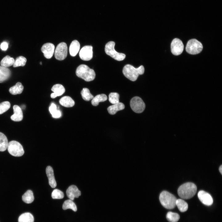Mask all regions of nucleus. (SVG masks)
<instances>
[{
    "label": "nucleus",
    "instance_id": "16",
    "mask_svg": "<svg viewBox=\"0 0 222 222\" xmlns=\"http://www.w3.org/2000/svg\"><path fill=\"white\" fill-rule=\"evenodd\" d=\"M51 90L54 92L51 94V97L52 98H55L57 96L62 95L65 92L64 87L60 84H57L53 85Z\"/></svg>",
    "mask_w": 222,
    "mask_h": 222
},
{
    "label": "nucleus",
    "instance_id": "25",
    "mask_svg": "<svg viewBox=\"0 0 222 222\" xmlns=\"http://www.w3.org/2000/svg\"><path fill=\"white\" fill-rule=\"evenodd\" d=\"M23 200L27 204H30L33 202L34 199L33 192L31 190H28L23 195Z\"/></svg>",
    "mask_w": 222,
    "mask_h": 222
},
{
    "label": "nucleus",
    "instance_id": "7",
    "mask_svg": "<svg viewBox=\"0 0 222 222\" xmlns=\"http://www.w3.org/2000/svg\"><path fill=\"white\" fill-rule=\"evenodd\" d=\"M7 148L9 153L15 157L21 156L24 154L22 145L15 141H12L8 143Z\"/></svg>",
    "mask_w": 222,
    "mask_h": 222
},
{
    "label": "nucleus",
    "instance_id": "2",
    "mask_svg": "<svg viewBox=\"0 0 222 222\" xmlns=\"http://www.w3.org/2000/svg\"><path fill=\"white\" fill-rule=\"evenodd\" d=\"M144 68L143 65L135 68L132 65L127 64L124 67L122 72L124 76L132 81L137 80L140 75L143 74L144 72Z\"/></svg>",
    "mask_w": 222,
    "mask_h": 222
},
{
    "label": "nucleus",
    "instance_id": "30",
    "mask_svg": "<svg viewBox=\"0 0 222 222\" xmlns=\"http://www.w3.org/2000/svg\"><path fill=\"white\" fill-rule=\"evenodd\" d=\"M82 98L85 101H89L93 98V96L90 93L89 90L86 88H84L81 92Z\"/></svg>",
    "mask_w": 222,
    "mask_h": 222
},
{
    "label": "nucleus",
    "instance_id": "37",
    "mask_svg": "<svg viewBox=\"0 0 222 222\" xmlns=\"http://www.w3.org/2000/svg\"><path fill=\"white\" fill-rule=\"evenodd\" d=\"M52 117L55 118H60L61 116V112L60 110L57 109L52 114Z\"/></svg>",
    "mask_w": 222,
    "mask_h": 222
},
{
    "label": "nucleus",
    "instance_id": "8",
    "mask_svg": "<svg viewBox=\"0 0 222 222\" xmlns=\"http://www.w3.org/2000/svg\"><path fill=\"white\" fill-rule=\"evenodd\" d=\"M130 106L135 112L140 113L142 112L145 108V104L142 100L139 97H135L130 101Z\"/></svg>",
    "mask_w": 222,
    "mask_h": 222
},
{
    "label": "nucleus",
    "instance_id": "22",
    "mask_svg": "<svg viewBox=\"0 0 222 222\" xmlns=\"http://www.w3.org/2000/svg\"><path fill=\"white\" fill-rule=\"evenodd\" d=\"M23 88L21 83L18 82L15 85L10 87L9 89V91L12 95L20 94L22 92Z\"/></svg>",
    "mask_w": 222,
    "mask_h": 222
},
{
    "label": "nucleus",
    "instance_id": "4",
    "mask_svg": "<svg viewBox=\"0 0 222 222\" xmlns=\"http://www.w3.org/2000/svg\"><path fill=\"white\" fill-rule=\"evenodd\" d=\"M159 198L162 205L166 209H172L176 206V198L173 195L166 191L162 192Z\"/></svg>",
    "mask_w": 222,
    "mask_h": 222
},
{
    "label": "nucleus",
    "instance_id": "23",
    "mask_svg": "<svg viewBox=\"0 0 222 222\" xmlns=\"http://www.w3.org/2000/svg\"><path fill=\"white\" fill-rule=\"evenodd\" d=\"M107 99V96L104 94L98 95L93 97L91 101V104L93 106H97L100 102H104Z\"/></svg>",
    "mask_w": 222,
    "mask_h": 222
},
{
    "label": "nucleus",
    "instance_id": "38",
    "mask_svg": "<svg viewBox=\"0 0 222 222\" xmlns=\"http://www.w3.org/2000/svg\"><path fill=\"white\" fill-rule=\"evenodd\" d=\"M8 43L6 42H3L0 45V48L3 51H6L8 48Z\"/></svg>",
    "mask_w": 222,
    "mask_h": 222
},
{
    "label": "nucleus",
    "instance_id": "39",
    "mask_svg": "<svg viewBox=\"0 0 222 222\" xmlns=\"http://www.w3.org/2000/svg\"><path fill=\"white\" fill-rule=\"evenodd\" d=\"M219 171L221 174H222V165H220L219 168Z\"/></svg>",
    "mask_w": 222,
    "mask_h": 222
},
{
    "label": "nucleus",
    "instance_id": "31",
    "mask_svg": "<svg viewBox=\"0 0 222 222\" xmlns=\"http://www.w3.org/2000/svg\"><path fill=\"white\" fill-rule=\"evenodd\" d=\"M166 218L170 222H177L179 219L180 216L177 213L169 212L167 213Z\"/></svg>",
    "mask_w": 222,
    "mask_h": 222
},
{
    "label": "nucleus",
    "instance_id": "19",
    "mask_svg": "<svg viewBox=\"0 0 222 222\" xmlns=\"http://www.w3.org/2000/svg\"><path fill=\"white\" fill-rule=\"evenodd\" d=\"M125 107V105L123 103L119 102L109 106L107 108V110L110 114L114 115L118 111L123 109Z\"/></svg>",
    "mask_w": 222,
    "mask_h": 222
},
{
    "label": "nucleus",
    "instance_id": "18",
    "mask_svg": "<svg viewBox=\"0 0 222 222\" xmlns=\"http://www.w3.org/2000/svg\"><path fill=\"white\" fill-rule=\"evenodd\" d=\"M11 72L7 67L0 66V83L7 80L10 77Z\"/></svg>",
    "mask_w": 222,
    "mask_h": 222
},
{
    "label": "nucleus",
    "instance_id": "5",
    "mask_svg": "<svg viewBox=\"0 0 222 222\" xmlns=\"http://www.w3.org/2000/svg\"><path fill=\"white\" fill-rule=\"evenodd\" d=\"M115 45V43L113 41L108 42L105 47L106 53L117 60L120 61L124 60L125 57V55L116 51L114 49Z\"/></svg>",
    "mask_w": 222,
    "mask_h": 222
},
{
    "label": "nucleus",
    "instance_id": "21",
    "mask_svg": "<svg viewBox=\"0 0 222 222\" xmlns=\"http://www.w3.org/2000/svg\"><path fill=\"white\" fill-rule=\"evenodd\" d=\"M60 104L66 107H71L75 105L74 101L70 97L65 96L62 97L59 101Z\"/></svg>",
    "mask_w": 222,
    "mask_h": 222
},
{
    "label": "nucleus",
    "instance_id": "14",
    "mask_svg": "<svg viewBox=\"0 0 222 222\" xmlns=\"http://www.w3.org/2000/svg\"><path fill=\"white\" fill-rule=\"evenodd\" d=\"M66 194L70 199L73 200L75 198H78L81 195V192L75 185H72L67 189Z\"/></svg>",
    "mask_w": 222,
    "mask_h": 222
},
{
    "label": "nucleus",
    "instance_id": "17",
    "mask_svg": "<svg viewBox=\"0 0 222 222\" xmlns=\"http://www.w3.org/2000/svg\"><path fill=\"white\" fill-rule=\"evenodd\" d=\"M46 173L48 179L49 185L52 188L55 187L56 186L57 184L55 179L52 168L50 166H47L46 168Z\"/></svg>",
    "mask_w": 222,
    "mask_h": 222
},
{
    "label": "nucleus",
    "instance_id": "32",
    "mask_svg": "<svg viewBox=\"0 0 222 222\" xmlns=\"http://www.w3.org/2000/svg\"><path fill=\"white\" fill-rule=\"evenodd\" d=\"M27 59L23 56H20L17 57L13 64L14 67H18L20 66H24L26 62Z\"/></svg>",
    "mask_w": 222,
    "mask_h": 222
},
{
    "label": "nucleus",
    "instance_id": "15",
    "mask_svg": "<svg viewBox=\"0 0 222 222\" xmlns=\"http://www.w3.org/2000/svg\"><path fill=\"white\" fill-rule=\"evenodd\" d=\"M14 113L12 115L11 119L15 121H22L23 119V113L21 108L17 105H14L13 106Z\"/></svg>",
    "mask_w": 222,
    "mask_h": 222
},
{
    "label": "nucleus",
    "instance_id": "33",
    "mask_svg": "<svg viewBox=\"0 0 222 222\" xmlns=\"http://www.w3.org/2000/svg\"><path fill=\"white\" fill-rule=\"evenodd\" d=\"M119 94L117 92H111L109 96V100L111 104H114L119 102Z\"/></svg>",
    "mask_w": 222,
    "mask_h": 222
},
{
    "label": "nucleus",
    "instance_id": "34",
    "mask_svg": "<svg viewBox=\"0 0 222 222\" xmlns=\"http://www.w3.org/2000/svg\"><path fill=\"white\" fill-rule=\"evenodd\" d=\"M63 192L58 189H54L52 192L51 197L53 199H61L64 197Z\"/></svg>",
    "mask_w": 222,
    "mask_h": 222
},
{
    "label": "nucleus",
    "instance_id": "26",
    "mask_svg": "<svg viewBox=\"0 0 222 222\" xmlns=\"http://www.w3.org/2000/svg\"><path fill=\"white\" fill-rule=\"evenodd\" d=\"M8 142L6 137L0 132V151H3L7 148Z\"/></svg>",
    "mask_w": 222,
    "mask_h": 222
},
{
    "label": "nucleus",
    "instance_id": "9",
    "mask_svg": "<svg viewBox=\"0 0 222 222\" xmlns=\"http://www.w3.org/2000/svg\"><path fill=\"white\" fill-rule=\"evenodd\" d=\"M68 48L66 44L61 42L57 46L55 51V56L57 60H62L64 59L67 55Z\"/></svg>",
    "mask_w": 222,
    "mask_h": 222
},
{
    "label": "nucleus",
    "instance_id": "3",
    "mask_svg": "<svg viewBox=\"0 0 222 222\" xmlns=\"http://www.w3.org/2000/svg\"><path fill=\"white\" fill-rule=\"evenodd\" d=\"M76 74L77 76L86 81L93 80L96 76L94 70L84 64H81L77 68Z\"/></svg>",
    "mask_w": 222,
    "mask_h": 222
},
{
    "label": "nucleus",
    "instance_id": "12",
    "mask_svg": "<svg viewBox=\"0 0 222 222\" xmlns=\"http://www.w3.org/2000/svg\"><path fill=\"white\" fill-rule=\"evenodd\" d=\"M198 196L200 201L205 205L210 206L213 204V200L211 195L204 191H200Z\"/></svg>",
    "mask_w": 222,
    "mask_h": 222
},
{
    "label": "nucleus",
    "instance_id": "36",
    "mask_svg": "<svg viewBox=\"0 0 222 222\" xmlns=\"http://www.w3.org/2000/svg\"><path fill=\"white\" fill-rule=\"evenodd\" d=\"M57 108L54 103H52L49 107V111L51 114L53 113L56 110Z\"/></svg>",
    "mask_w": 222,
    "mask_h": 222
},
{
    "label": "nucleus",
    "instance_id": "20",
    "mask_svg": "<svg viewBox=\"0 0 222 222\" xmlns=\"http://www.w3.org/2000/svg\"><path fill=\"white\" fill-rule=\"evenodd\" d=\"M80 44L77 40H75L71 43L69 51L70 55L72 56H75L78 53L80 48Z\"/></svg>",
    "mask_w": 222,
    "mask_h": 222
},
{
    "label": "nucleus",
    "instance_id": "11",
    "mask_svg": "<svg viewBox=\"0 0 222 222\" xmlns=\"http://www.w3.org/2000/svg\"><path fill=\"white\" fill-rule=\"evenodd\" d=\"M92 47L91 46H85L83 47L79 52V56L80 59L84 61H88L92 58Z\"/></svg>",
    "mask_w": 222,
    "mask_h": 222
},
{
    "label": "nucleus",
    "instance_id": "10",
    "mask_svg": "<svg viewBox=\"0 0 222 222\" xmlns=\"http://www.w3.org/2000/svg\"><path fill=\"white\" fill-rule=\"evenodd\" d=\"M171 50L172 53L175 56L181 54L184 49V45L182 41L178 38L173 40L171 43Z\"/></svg>",
    "mask_w": 222,
    "mask_h": 222
},
{
    "label": "nucleus",
    "instance_id": "6",
    "mask_svg": "<svg viewBox=\"0 0 222 222\" xmlns=\"http://www.w3.org/2000/svg\"><path fill=\"white\" fill-rule=\"evenodd\" d=\"M203 48V46L200 42L196 39H192L188 41L186 50L189 54L195 55L200 53Z\"/></svg>",
    "mask_w": 222,
    "mask_h": 222
},
{
    "label": "nucleus",
    "instance_id": "13",
    "mask_svg": "<svg viewBox=\"0 0 222 222\" xmlns=\"http://www.w3.org/2000/svg\"><path fill=\"white\" fill-rule=\"evenodd\" d=\"M55 46L51 43H47L44 44L41 48L42 52L44 57L47 59H50L54 53Z\"/></svg>",
    "mask_w": 222,
    "mask_h": 222
},
{
    "label": "nucleus",
    "instance_id": "1",
    "mask_svg": "<svg viewBox=\"0 0 222 222\" xmlns=\"http://www.w3.org/2000/svg\"><path fill=\"white\" fill-rule=\"evenodd\" d=\"M197 191V187L194 183L188 182L181 185L178 190L179 196L184 199H188L192 197Z\"/></svg>",
    "mask_w": 222,
    "mask_h": 222
},
{
    "label": "nucleus",
    "instance_id": "28",
    "mask_svg": "<svg viewBox=\"0 0 222 222\" xmlns=\"http://www.w3.org/2000/svg\"><path fill=\"white\" fill-rule=\"evenodd\" d=\"M14 62V59L9 56H6L1 60L0 64L1 66L8 67L13 64Z\"/></svg>",
    "mask_w": 222,
    "mask_h": 222
},
{
    "label": "nucleus",
    "instance_id": "29",
    "mask_svg": "<svg viewBox=\"0 0 222 222\" xmlns=\"http://www.w3.org/2000/svg\"><path fill=\"white\" fill-rule=\"evenodd\" d=\"M63 209L64 210H66L68 209H71L74 211H77L76 206L75 203L70 199L65 200L63 205Z\"/></svg>",
    "mask_w": 222,
    "mask_h": 222
},
{
    "label": "nucleus",
    "instance_id": "24",
    "mask_svg": "<svg viewBox=\"0 0 222 222\" xmlns=\"http://www.w3.org/2000/svg\"><path fill=\"white\" fill-rule=\"evenodd\" d=\"M18 222H34L33 216L29 212H26L22 214L18 219Z\"/></svg>",
    "mask_w": 222,
    "mask_h": 222
},
{
    "label": "nucleus",
    "instance_id": "27",
    "mask_svg": "<svg viewBox=\"0 0 222 222\" xmlns=\"http://www.w3.org/2000/svg\"><path fill=\"white\" fill-rule=\"evenodd\" d=\"M176 205L177 206L179 211L181 212H186L188 208L187 203L182 199H177Z\"/></svg>",
    "mask_w": 222,
    "mask_h": 222
},
{
    "label": "nucleus",
    "instance_id": "35",
    "mask_svg": "<svg viewBox=\"0 0 222 222\" xmlns=\"http://www.w3.org/2000/svg\"><path fill=\"white\" fill-rule=\"evenodd\" d=\"M10 104L8 101H5L0 103V114L7 111L10 107Z\"/></svg>",
    "mask_w": 222,
    "mask_h": 222
}]
</instances>
